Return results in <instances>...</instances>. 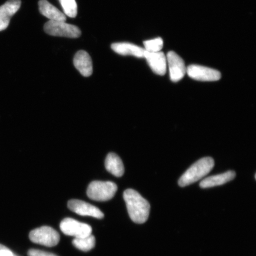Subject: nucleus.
<instances>
[{
    "label": "nucleus",
    "instance_id": "nucleus-1",
    "mask_svg": "<svg viewBox=\"0 0 256 256\" xmlns=\"http://www.w3.org/2000/svg\"><path fill=\"white\" fill-rule=\"evenodd\" d=\"M124 198L130 219L137 224L145 223L150 215V204L148 202L144 199L138 192L131 188L124 192Z\"/></svg>",
    "mask_w": 256,
    "mask_h": 256
},
{
    "label": "nucleus",
    "instance_id": "nucleus-2",
    "mask_svg": "<svg viewBox=\"0 0 256 256\" xmlns=\"http://www.w3.org/2000/svg\"><path fill=\"white\" fill-rule=\"evenodd\" d=\"M214 165V159L209 156L198 160L182 176L178 182V185L185 187L200 180L209 174Z\"/></svg>",
    "mask_w": 256,
    "mask_h": 256
},
{
    "label": "nucleus",
    "instance_id": "nucleus-3",
    "mask_svg": "<svg viewBox=\"0 0 256 256\" xmlns=\"http://www.w3.org/2000/svg\"><path fill=\"white\" fill-rule=\"evenodd\" d=\"M117 190V185L114 182L94 181L89 184L87 194L90 199L104 202L112 199Z\"/></svg>",
    "mask_w": 256,
    "mask_h": 256
},
{
    "label": "nucleus",
    "instance_id": "nucleus-4",
    "mask_svg": "<svg viewBox=\"0 0 256 256\" xmlns=\"http://www.w3.org/2000/svg\"><path fill=\"white\" fill-rule=\"evenodd\" d=\"M44 30L54 36L78 38L82 35V32L78 26L66 24V22L48 21L44 25Z\"/></svg>",
    "mask_w": 256,
    "mask_h": 256
},
{
    "label": "nucleus",
    "instance_id": "nucleus-5",
    "mask_svg": "<svg viewBox=\"0 0 256 256\" xmlns=\"http://www.w3.org/2000/svg\"><path fill=\"white\" fill-rule=\"evenodd\" d=\"M30 238L36 244L50 248L58 244L60 236L56 230L50 226H44L32 230L30 234Z\"/></svg>",
    "mask_w": 256,
    "mask_h": 256
},
{
    "label": "nucleus",
    "instance_id": "nucleus-6",
    "mask_svg": "<svg viewBox=\"0 0 256 256\" xmlns=\"http://www.w3.org/2000/svg\"><path fill=\"white\" fill-rule=\"evenodd\" d=\"M60 228L64 234L76 238H86L92 235V227L88 224L80 222L70 218L62 220L60 224Z\"/></svg>",
    "mask_w": 256,
    "mask_h": 256
},
{
    "label": "nucleus",
    "instance_id": "nucleus-7",
    "mask_svg": "<svg viewBox=\"0 0 256 256\" xmlns=\"http://www.w3.org/2000/svg\"><path fill=\"white\" fill-rule=\"evenodd\" d=\"M188 75L192 79L201 82H216L222 78L218 70L199 65H190L186 68Z\"/></svg>",
    "mask_w": 256,
    "mask_h": 256
},
{
    "label": "nucleus",
    "instance_id": "nucleus-8",
    "mask_svg": "<svg viewBox=\"0 0 256 256\" xmlns=\"http://www.w3.org/2000/svg\"><path fill=\"white\" fill-rule=\"evenodd\" d=\"M166 58L172 81H180L186 73V67L185 66L184 60L174 51L168 52Z\"/></svg>",
    "mask_w": 256,
    "mask_h": 256
},
{
    "label": "nucleus",
    "instance_id": "nucleus-9",
    "mask_svg": "<svg viewBox=\"0 0 256 256\" xmlns=\"http://www.w3.org/2000/svg\"><path fill=\"white\" fill-rule=\"evenodd\" d=\"M68 207L72 212L82 216H90L102 219L104 214L98 208L82 200H72L68 201Z\"/></svg>",
    "mask_w": 256,
    "mask_h": 256
},
{
    "label": "nucleus",
    "instance_id": "nucleus-10",
    "mask_svg": "<svg viewBox=\"0 0 256 256\" xmlns=\"http://www.w3.org/2000/svg\"><path fill=\"white\" fill-rule=\"evenodd\" d=\"M152 72L159 76H164L167 70V58L164 52H148L146 50L144 57Z\"/></svg>",
    "mask_w": 256,
    "mask_h": 256
},
{
    "label": "nucleus",
    "instance_id": "nucleus-11",
    "mask_svg": "<svg viewBox=\"0 0 256 256\" xmlns=\"http://www.w3.org/2000/svg\"><path fill=\"white\" fill-rule=\"evenodd\" d=\"M21 0H8L0 6V32L6 30L10 19L20 8Z\"/></svg>",
    "mask_w": 256,
    "mask_h": 256
},
{
    "label": "nucleus",
    "instance_id": "nucleus-12",
    "mask_svg": "<svg viewBox=\"0 0 256 256\" xmlns=\"http://www.w3.org/2000/svg\"><path fill=\"white\" fill-rule=\"evenodd\" d=\"M74 65L84 76H89L92 73V63L90 56L84 50H80L74 58Z\"/></svg>",
    "mask_w": 256,
    "mask_h": 256
},
{
    "label": "nucleus",
    "instance_id": "nucleus-13",
    "mask_svg": "<svg viewBox=\"0 0 256 256\" xmlns=\"http://www.w3.org/2000/svg\"><path fill=\"white\" fill-rule=\"evenodd\" d=\"M111 48L115 52L121 56H132L137 58H144L146 50L136 44L120 42L112 44Z\"/></svg>",
    "mask_w": 256,
    "mask_h": 256
},
{
    "label": "nucleus",
    "instance_id": "nucleus-14",
    "mask_svg": "<svg viewBox=\"0 0 256 256\" xmlns=\"http://www.w3.org/2000/svg\"><path fill=\"white\" fill-rule=\"evenodd\" d=\"M40 12L52 21L66 22V16L55 6L51 4L47 0H40L39 2Z\"/></svg>",
    "mask_w": 256,
    "mask_h": 256
},
{
    "label": "nucleus",
    "instance_id": "nucleus-15",
    "mask_svg": "<svg viewBox=\"0 0 256 256\" xmlns=\"http://www.w3.org/2000/svg\"><path fill=\"white\" fill-rule=\"evenodd\" d=\"M236 172L228 171L224 174L210 176L202 181L200 184L201 188H210L218 186L228 183L236 177Z\"/></svg>",
    "mask_w": 256,
    "mask_h": 256
},
{
    "label": "nucleus",
    "instance_id": "nucleus-16",
    "mask_svg": "<svg viewBox=\"0 0 256 256\" xmlns=\"http://www.w3.org/2000/svg\"><path fill=\"white\" fill-rule=\"evenodd\" d=\"M105 167L108 172L116 177H121L124 174L123 162L116 154H108L106 158Z\"/></svg>",
    "mask_w": 256,
    "mask_h": 256
},
{
    "label": "nucleus",
    "instance_id": "nucleus-17",
    "mask_svg": "<svg viewBox=\"0 0 256 256\" xmlns=\"http://www.w3.org/2000/svg\"><path fill=\"white\" fill-rule=\"evenodd\" d=\"M72 244L80 250L88 252L94 248L96 238L92 235L86 236V238H75L72 240Z\"/></svg>",
    "mask_w": 256,
    "mask_h": 256
},
{
    "label": "nucleus",
    "instance_id": "nucleus-18",
    "mask_svg": "<svg viewBox=\"0 0 256 256\" xmlns=\"http://www.w3.org/2000/svg\"><path fill=\"white\" fill-rule=\"evenodd\" d=\"M64 14L70 18H75L78 15V5L76 0H59Z\"/></svg>",
    "mask_w": 256,
    "mask_h": 256
},
{
    "label": "nucleus",
    "instance_id": "nucleus-19",
    "mask_svg": "<svg viewBox=\"0 0 256 256\" xmlns=\"http://www.w3.org/2000/svg\"><path fill=\"white\" fill-rule=\"evenodd\" d=\"M145 50L148 52H158L161 51L163 47V40L161 38L144 42Z\"/></svg>",
    "mask_w": 256,
    "mask_h": 256
},
{
    "label": "nucleus",
    "instance_id": "nucleus-20",
    "mask_svg": "<svg viewBox=\"0 0 256 256\" xmlns=\"http://www.w3.org/2000/svg\"><path fill=\"white\" fill-rule=\"evenodd\" d=\"M28 256H58L51 252L40 250L37 249H31L28 252Z\"/></svg>",
    "mask_w": 256,
    "mask_h": 256
},
{
    "label": "nucleus",
    "instance_id": "nucleus-21",
    "mask_svg": "<svg viewBox=\"0 0 256 256\" xmlns=\"http://www.w3.org/2000/svg\"><path fill=\"white\" fill-rule=\"evenodd\" d=\"M0 256H16L6 246L0 244Z\"/></svg>",
    "mask_w": 256,
    "mask_h": 256
}]
</instances>
